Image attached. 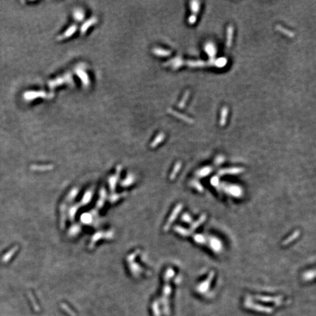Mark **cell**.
Listing matches in <instances>:
<instances>
[{"mask_svg":"<svg viewBox=\"0 0 316 316\" xmlns=\"http://www.w3.org/2000/svg\"><path fill=\"white\" fill-rule=\"evenodd\" d=\"M168 111L169 112L170 114H171L173 116H174V117H177V118H179V119H182V120H183V121H184V122L189 123V124H193V123L194 122V120H193V119H190L188 117H187V116L184 115V114H181V113H179V112H177V111H175L174 110L171 109V108H168Z\"/></svg>","mask_w":316,"mask_h":316,"instance_id":"cell-1","label":"cell"},{"mask_svg":"<svg viewBox=\"0 0 316 316\" xmlns=\"http://www.w3.org/2000/svg\"><path fill=\"white\" fill-rule=\"evenodd\" d=\"M205 51H206L207 54L209 56L210 58H214L215 57L216 53H217V49H216L215 45L212 43H207L205 46Z\"/></svg>","mask_w":316,"mask_h":316,"instance_id":"cell-2","label":"cell"},{"mask_svg":"<svg viewBox=\"0 0 316 316\" xmlns=\"http://www.w3.org/2000/svg\"><path fill=\"white\" fill-rule=\"evenodd\" d=\"M228 114V108L226 106H225L222 108V109H221V112H220V118H219V124H220V126L225 125Z\"/></svg>","mask_w":316,"mask_h":316,"instance_id":"cell-3","label":"cell"},{"mask_svg":"<svg viewBox=\"0 0 316 316\" xmlns=\"http://www.w3.org/2000/svg\"><path fill=\"white\" fill-rule=\"evenodd\" d=\"M233 27L232 26H228L227 27V36H226V45L228 48L231 47L233 41Z\"/></svg>","mask_w":316,"mask_h":316,"instance_id":"cell-4","label":"cell"},{"mask_svg":"<svg viewBox=\"0 0 316 316\" xmlns=\"http://www.w3.org/2000/svg\"><path fill=\"white\" fill-rule=\"evenodd\" d=\"M153 52L155 55L159 56V57H168V56L171 55V54L170 51L162 48H154Z\"/></svg>","mask_w":316,"mask_h":316,"instance_id":"cell-5","label":"cell"},{"mask_svg":"<svg viewBox=\"0 0 316 316\" xmlns=\"http://www.w3.org/2000/svg\"><path fill=\"white\" fill-rule=\"evenodd\" d=\"M276 29L277 31H280L281 33H282V34L286 35V36L289 37V38H293V37H294V35H295L294 32L288 30V29H286V28H285V27H283V26H282L280 25H277Z\"/></svg>","mask_w":316,"mask_h":316,"instance_id":"cell-6","label":"cell"},{"mask_svg":"<svg viewBox=\"0 0 316 316\" xmlns=\"http://www.w3.org/2000/svg\"><path fill=\"white\" fill-rule=\"evenodd\" d=\"M189 97V91L187 90L185 92H184V95L183 97H182V100H181V101L178 104V108H180V109H182V108H184V106H185L186 105V103H187V100H188V98Z\"/></svg>","mask_w":316,"mask_h":316,"instance_id":"cell-7","label":"cell"},{"mask_svg":"<svg viewBox=\"0 0 316 316\" xmlns=\"http://www.w3.org/2000/svg\"><path fill=\"white\" fill-rule=\"evenodd\" d=\"M200 5L201 3L198 1H192L190 2V9L191 11L194 15H196L200 10Z\"/></svg>","mask_w":316,"mask_h":316,"instance_id":"cell-8","label":"cell"},{"mask_svg":"<svg viewBox=\"0 0 316 316\" xmlns=\"http://www.w3.org/2000/svg\"><path fill=\"white\" fill-rule=\"evenodd\" d=\"M187 65L190 67H203L206 65V63L204 61L199 60V61H187Z\"/></svg>","mask_w":316,"mask_h":316,"instance_id":"cell-9","label":"cell"},{"mask_svg":"<svg viewBox=\"0 0 316 316\" xmlns=\"http://www.w3.org/2000/svg\"><path fill=\"white\" fill-rule=\"evenodd\" d=\"M165 138V134L164 133H160V134H158V136L156 137L155 139L154 140L153 143L151 144V146H152V147H154L155 146H157L158 143H160V142H162V140L164 139Z\"/></svg>","mask_w":316,"mask_h":316,"instance_id":"cell-10","label":"cell"},{"mask_svg":"<svg viewBox=\"0 0 316 316\" xmlns=\"http://www.w3.org/2000/svg\"><path fill=\"white\" fill-rule=\"evenodd\" d=\"M75 29H76V28H75V26H72V27L69 28V29H68V30L66 32L64 33V34H63L62 36L59 38V39H64V38H67V37L71 36V35L73 34V33L75 32Z\"/></svg>","mask_w":316,"mask_h":316,"instance_id":"cell-11","label":"cell"},{"mask_svg":"<svg viewBox=\"0 0 316 316\" xmlns=\"http://www.w3.org/2000/svg\"><path fill=\"white\" fill-rule=\"evenodd\" d=\"M16 249H17V247H15V248L12 249L11 250L9 251L8 253L5 254V255L3 256V258H2V261H3V262H7V261H8L9 260H10V258H11V256L13 255L14 252H15V250H16Z\"/></svg>","mask_w":316,"mask_h":316,"instance_id":"cell-12","label":"cell"},{"mask_svg":"<svg viewBox=\"0 0 316 316\" xmlns=\"http://www.w3.org/2000/svg\"><path fill=\"white\" fill-rule=\"evenodd\" d=\"M227 63V60L225 58H219L215 61V64L217 67H224Z\"/></svg>","mask_w":316,"mask_h":316,"instance_id":"cell-13","label":"cell"},{"mask_svg":"<svg viewBox=\"0 0 316 316\" xmlns=\"http://www.w3.org/2000/svg\"><path fill=\"white\" fill-rule=\"evenodd\" d=\"M182 63H183V60L180 59H173V63H171V65L173 66V67L174 69H177L179 67L182 65Z\"/></svg>","mask_w":316,"mask_h":316,"instance_id":"cell-14","label":"cell"},{"mask_svg":"<svg viewBox=\"0 0 316 316\" xmlns=\"http://www.w3.org/2000/svg\"><path fill=\"white\" fill-rule=\"evenodd\" d=\"M74 17L75 20L78 21H81L84 18V13H82L81 10L79 11H76L74 13Z\"/></svg>","mask_w":316,"mask_h":316,"instance_id":"cell-15","label":"cell"},{"mask_svg":"<svg viewBox=\"0 0 316 316\" xmlns=\"http://www.w3.org/2000/svg\"><path fill=\"white\" fill-rule=\"evenodd\" d=\"M96 21L95 19H94V18L93 19V18H92V19H90V20H89V22H88V21H87V22H86V24H85V25H84V26H83V28H81V31H83V32H84V31H85L87 30V27H89V26L91 25L90 24H93V22L94 23V21Z\"/></svg>","mask_w":316,"mask_h":316,"instance_id":"cell-16","label":"cell"},{"mask_svg":"<svg viewBox=\"0 0 316 316\" xmlns=\"http://www.w3.org/2000/svg\"><path fill=\"white\" fill-rule=\"evenodd\" d=\"M78 73L79 77H80V78H81L82 80H83L84 83L87 84V81H88V79H87V75H86V73H84L83 71H80V72H78Z\"/></svg>","mask_w":316,"mask_h":316,"instance_id":"cell-17","label":"cell"},{"mask_svg":"<svg viewBox=\"0 0 316 316\" xmlns=\"http://www.w3.org/2000/svg\"><path fill=\"white\" fill-rule=\"evenodd\" d=\"M196 20H197V18H196V15H194V14H193V15H191L188 18V23L190 25H193V24H194L195 23H196Z\"/></svg>","mask_w":316,"mask_h":316,"instance_id":"cell-18","label":"cell"}]
</instances>
